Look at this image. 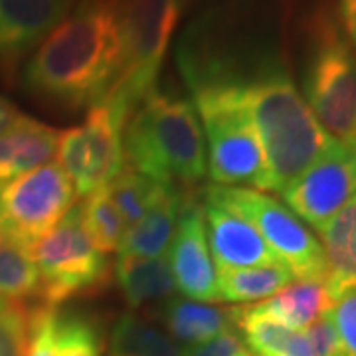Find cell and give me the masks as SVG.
I'll return each mask as SVG.
<instances>
[{
    "mask_svg": "<svg viewBox=\"0 0 356 356\" xmlns=\"http://www.w3.org/2000/svg\"><path fill=\"white\" fill-rule=\"evenodd\" d=\"M121 70L117 0H77L40 42L22 72V86L40 102L77 111L102 103Z\"/></svg>",
    "mask_w": 356,
    "mask_h": 356,
    "instance_id": "cell-1",
    "label": "cell"
},
{
    "mask_svg": "<svg viewBox=\"0 0 356 356\" xmlns=\"http://www.w3.org/2000/svg\"><path fill=\"white\" fill-rule=\"evenodd\" d=\"M125 165L161 184L191 188L206 175L198 113L188 99L154 89L123 129Z\"/></svg>",
    "mask_w": 356,
    "mask_h": 356,
    "instance_id": "cell-2",
    "label": "cell"
},
{
    "mask_svg": "<svg viewBox=\"0 0 356 356\" xmlns=\"http://www.w3.org/2000/svg\"><path fill=\"white\" fill-rule=\"evenodd\" d=\"M184 79L206 133V163L212 180L220 186L269 192L264 147L229 83L202 74H188Z\"/></svg>",
    "mask_w": 356,
    "mask_h": 356,
    "instance_id": "cell-3",
    "label": "cell"
},
{
    "mask_svg": "<svg viewBox=\"0 0 356 356\" xmlns=\"http://www.w3.org/2000/svg\"><path fill=\"white\" fill-rule=\"evenodd\" d=\"M301 81L307 105L321 127L339 143H355L356 54L327 6L309 16Z\"/></svg>",
    "mask_w": 356,
    "mask_h": 356,
    "instance_id": "cell-4",
    "label": "cell"
},
{
    "mask_svg": "<svg viewBox=\"0 0 356 356\" xmlns=\"http://www.w3.org/2000/svg\"><path fill=\"white\" fill-rule=\"evenodd\" d=\"M186 0H117L121 70L107 97L133 109L159 89L161 65Z\"/></svg>",
    "mask_w": 356,
    "mask_h": 356,
    "instance_id": "cell-5",
    "label": "cell"
},
{
    "mask_svg": "<svg viewBox=\"0 0 356 356\" xmlns=\"http://www.w3.org/2000/svg\"><path fill=\"white\" fill-rule=\"evenodd\" d=\"M30 250L40 273L42 305L56 309L72 299L97 293L109 283V257L89 238L77 206Z\"/></svg>",
    "mask_w": 356,
    "mask_h": 356,
    "instance_id": "cell-6",
    "label": "cell"
},
{
    "mask_svg": "<svg viewBox=\"0 0 356 356\" xmlns=\"http://www.w3.org/2000/svg\"><path fill=\"white\" fill-rule=\"evenodd\" d=\"M204 202L222 206L248 220L295 280L325 283L327 261L323 245L285 204L267 192L220 184L204 191Z\"/></svg>",
    "mask_w": 356,
    "mask_h": 356,
    "instance_id": "cell-7",
    "label": "cell"
},
{
    "mask_svg": "<svg viewBox=\"0 0 356 356\" xmlns=\"http://www.w3.org/2000/svg\"><path fill=\"white\" fill-rule=\"evenodd\" d=\"M129 115L125 105L105 97L89 107L79 127L60 133L58 165L74 182L77 198L105 188L123 170V129Z\"/></svg>",
    "mask_w": 356,
    "mask_h": 356,
    "instance_id": "cell-8",
    "label": "cell"
},
{
    "mask_svg": "<svg viewBox=\"0 0 356 356\" xmlns=\"http://www.w3.org/2000/svg\"><path fill=\"white\" fill-rule=\"evenodd\" d=\"M76 198L74 182L62 166H38L0 186V226L32 245L74 208Z\"/></svg>",
    "mask_w": 356,
    "mask_h": 356,
    "instance_id": "cell-9",
    "label": "cell"
},
{
    "mask_svg": "<svg viewBox=\"0 0 356 356\" xmlns=\"http://www.w3.org/2000/svg\"><path fill=\"white\" fill-rule=\"evenodd\" d=\"M356 196V140L339 143L281 192L283 202L299 220L321 229Z\"/></svg>",
    "mask_w": 356,
    "mask_h": 356,
    "instance_id": "cell-10",
    "label": "cell"
},
{
    "mask_svg": "<svg viewBox=\"0 0 356 356\" xmlns=\"http://www.w3.org/2000/svg\"><path fill=\"white\" fill-rule=\"evenodd\" d=\"M166 259L178 291L194 301L218 303V271L208 245L204 206L191 194L182 208Z\"/></svg>",
    "mask_w": 356,
    "mask_h": 356,
    "instance_id": "cell-11",
    "label": "cell"
},
{
    "mask_svg": "<svg viewBox=\"0 0 356 356\" xmlns=\"http://www.w3.org/2000/svg\"><path fill=\"white\" fill-rule=\"evenodd\" d=\"M204 222L216 271L281 266L280 259L259 236V232L242 216L216 204L204 202Z\"/></svg>",
    "mask_w": 356,
    "mask_h": 356,
    "instance_id": "cell-12",
    "label": "cell"
},
{
    "mask_svg": "<svg viewBox=\"0 0 356 356\" xmlns=\"http://www.w3.org/2000/svg\"><path fill=\"white\" fill-rule=\"evenodd\" d=\"M76 4L77 0H0V65L40 46Z\"/></svg>",
    "mask_w": 356,
    "mask_h": 356,
    "instance_id": "cell-13",
    "label": "cell"
},
{
    "mask_svg": "<svg viewBox=\"0 0 356 356\" xmlns=\"http://www.w3.org/2000/svg\"><path fill=\"white\" fill-rule=\"evenodd\" d=\"M58 139L60 133L56 129L22 115L4 135H0V186L48 165L58 151Z\"/></svg>",
    "mask_w": 356,
    "mask_h": 356,
    "instance_id": "cell-14",
    "label": "cell"
},
{
    "mask_svg": "<svg viewBox=\"0 0 356 356\" xmlns=\"http://www.w3.org/2000/svg\"><path fill=\"white\" fill-rule=\"evenodd\" d=\"M188 194L168 186L159 198V202L140 218L137 224L125 229V236L119 245V255L127 257H161L168 252L175 238L178 220Z\"/></svg>",
    "mask_w": 356,
    "mask_h": 356,
    "instance_id": "cell-15",
    "label": "cell"
},
{
    "mask_svg": "<svg viewBox=\"0 0 356 356\" xmlns=\"http://www.w3.org/2000/svg\"><path fill=\"white\" fill-rule=\"evenodd\" d=\"M327 261V293L331 303L356 287V196L318 229Z\"/></svg>",
    "mask_w": 356,
    "mask_h": 356,
    "instance_id": "cell-16",
    "label": "cell"
},
{
    "mask_svg": "<svg viewBox=\"0 0 356 356\" xmlns=\"http://www.w3.org/2000/svg\"><path fill=\"white\" fill-rule=\"evenodd\" d=\"M242 307L252 315L271 318L289 329L305 331L331 307V299L323 281L295 280L264 301Z\"/></svg>",
    "mask_w": 356,
    "mask_h": 356,
    "instance_id": "cell-17",
    "label": "cell"
},
{
    "mask_svg": "<svg viewBox=\"0 0 356 356\" xmlns=\"http://www.w3.org/2000/svg\"><path fill=\"white\" fill-rule=\"evenodd\" d=\"M159 315L168 334L188 346L212 341L218 334L234 329L229 309L212 303H196L192 299L170 297L161 305Z\"/></svg>",
    "mask_w": 356,
    "mask_h": 356,
    "instance_id": "cell-18",
    "label": "cell"
},
{
    "mask_svg": "<svg viewBox=\"0 0 356 356\" xmlns=\"http://www.w3.org/2000/svg\"><path fill=\"white\" fill-rule=\"evenodd\" d=\"M115 277L133 309L156 305L175 297L177 285L168 266L163 257H127L119 255L115 266Z\"/></svg>",
    "mask_w": 356,
    "mask_h": 356,
    "instance_id": "cell-19",
    "label": "cell"
},
{
    "mask_svg": "<svg viewBox=\"0 0 356 356\" xmlns=\"http://www.w3.org/2000/svg\"><path fill=\"white\" fill-rule=\"evenodd\" d=\"M229 317L254 356H317L307 331L289 329L271 318L252 315L243 307H232Z\"/></svg>",
    "mask_w": 356,
    "mask_h": 356,
    "instance_id": "cell-20",
    "label": "cell"
},
{
    "mask_svg": "<svg viewBox=\"0 0 356 356\" xmlns=\"http://www.w3.org/2000/svg\"><path fill=\"white\" fill-rule=\"evenodd\" d=\"M293 273L283 266L240 267L218 271V303L254 305L293 283Z\"/></svg>",
    "mask_w": 356,
    "mask_h": 356,
    "instance_id": "cell-21",
    "label": "cell"
},
{
    "mask_svg": "<svg viewBox=\"0 0 356 356\" xmlns=\"http://www.w3.org/2000/svg\"><path fill=\"white\" fill-rule=\"evenodd\" d=\"M40 295V273L30 245L0 226V297L26 301Z\"/></svg>",
    "mask_w": 356,
    "mask_h": 356,
    "instance_id": "cell-22",
    "label": "cell"
},
{
    "mask_svg": "<svg viewBox=\"0 0 356 356\" xmlns=\"http://www.w3.org/2000/svg\"><path fill=\"white\" fill-rule=\"evenodd\" d=\"M111 356H182L177 341L133 313L117 318L111 332Z\"/></svg>",
    "mask_w": 356,
    "mask_h": 356,
    "instance_id": "cell-23",
    "label": "cell"
},
{
    "mask_svg": "<svg viewBox=\"0 0 356 356\" xmlns=\"http://www.w3.org/2000/svg\"><path fill=\"white\" fill-rule=\"evenodd\" d=\"M168 186L170 184H161L125 165L105 188L117 206L125 226L131 228L159 202V198L165 194Z\"/></svg>",
    "mask_w": 356,
    "mask_h": 356,
    "instance_id": "cell-24",
    "label": "cell"
},
{
    "mask_svg": "<svg viewBox=\"0 0 356 356\" xmlns=\"http://www.w3.org/2000/svg\"><path fill=\"white\" fill-rule=\"evenodd\" d=\"M77 208H79L81 224L89 234V238L93 240V243L105 255L117 252L127 226L119 214L117 206L111 200L107 188L89 194Z\"/></svg>",
    "mask_w": 356,
    "mask_h": 356,
    "instance_id": "cell-25",
    "label": "cell"
},
{
    "mask_svg": "<svg viewBox=\"0 0 356 356\" xmlns=\"http://www.w3.org/2000/svg\"><path fill=\"white\" fill-rule=\"evenodd\" d=\"M58 356H102L103 334L95 318L58 313Z\"/></svg>",
    "mask_w": 356,
    "mask_h": 356,
    "instance_id": "cell-26",
    "label": "cell"
},
{
    "mask_svg": "<svg viewBox=\"0 0 356 356\" xmlns=\"http://www.w3.org/2000/svg\"><path fill=\"white\" fill-rule=\"evenodd\" d=\"M34 307L0 297V356H26Z\"/></svg>",
    "mask_w": 356,
    "mask_h": 356,
    "instance_id": "cell-27",
    "label": "cell"
},
{
    "mask_svg": "<svg viewBox=\"0 0 356 356\" xmlns=\"http://www.w3.org/2000/svg\"><path fill=\"white\" fill-rule=\"evenodd\" d=\"M58 311L40 303L34 307L32 332L26 356H58Z\"/></svg>",
    "mask_w": 356,
    "mask_h": 356,
    "instance_id": "cell-28",
    "label": "cell"
},
{
    "mask_svg": "<svg viewBox=\"0 0 356 356\" xmlns=\"http://www.w3.org/2000/svg\"><path fill=\"white\" fill-rule=\"evenodd\" d=\"M329 313L346 356H356V287L341 293L329 307Z\"/></svg>",
    "mask_w": 356,
    "mask_h": 356,
    "instance_id": "cell-29",
    "label": "cell"
},
{
    "mask_svg": "<svg viewBox=\"0 0 356 356\" xmlns=\"http://www.w3.org/2000/svg\"><path fill=\"white\" fill-rule=\"evenodd\" d=\"M182 356H254L236 331L222 332L212 341L200 344H192L182 350Z\"/></svg>",
    "mask_w": 356,
    "mask_h": 356,
    "instance_id": "cell-30",
    "label": "cell"
},
{
    "mask_svg": "<svg viewBox=\"0 0 356 356\" xmlns=\"http://www.w3.org/2000/svg\"><path fill=\"white\" fill-rule=\"evenodd\" d=\"M307 334L317 350V356H346L339 334L334 331L329 309L307 329Z\"/></svg>",
    "mask_w": 356,
    "mask_h": 356,
    "instance_id": "cell-31",
    "label": "cell"
},
{
    "mask_svg": "<svg viewBox=\"0 0 356 356\" xmlns=\"http://www.w3.org/2000/svg\"><path fill=\"white\" fill-rule=\"evenodd\" d=\"M337 4H339L341 28L348 36V42L356 54V0H337Z\"/></svg>",
    "mask_w": 356,
    "mask_h": 356,
    "instance_id": "cell-32",
    "label": "cell"
},
{
    "mask_svg": "<svg viewBox=\"0 0 356 356\" xmlns=\"http://www.w3.org/2000/svg\"><path fill=\"white\" fill-rule=\"evenodd\" d=\"M22 115L24 113L10 99H6L4 95H0V135H4Z\"/></svg>",
    "mask_w": 356,
    "mask_h": 356,
    "instance_id": "cell-33",
    "label": "cell"
}]
</instances>
